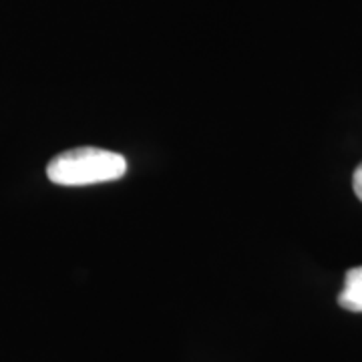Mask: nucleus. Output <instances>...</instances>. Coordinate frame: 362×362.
I'll use <instances>...</instances> for the list:
<instances>
[{
    "mask_svg": "<svg viewBox=\"0 0 362 362\" xmlns=\"http://www.w3.org/2000/svg\"><path fill=\"white\" fill-rule=\"evenodd\" d=\"M125 173V157L103 147H73L52 157L47 165V177L54 185L63 187H83L115 181Z\"/></svg>",
    "mask_w": 362,
    "mask_h": 362,
    "instance_id": "obj_1",
    "label": "nucleus"
},
{
    "mask_svg": "<svg viewBox=\"0 0 362 362\" xmlns=\"http://www.w3.org/2000/svg\"><path fill=\"white\" fill-rule=\"evenodd\" d=\"M338 304L349 312H362V266L346 272L344 288L338 294Z\"/></svg>",
    "mask_w": 362,
    "mask_h": 362,
    "instance_id": "obj_2",
    "label": "nucleus"
},
{
    "mask_svg": "<svg viewBox=\"0 0 362 362\" xmlns=\"http://www.w3.org/2000/svg\"><path fill=\"white\" fill-rule=\"evenodd\" d=\"M352 189L356 197L362 202V161L358 163V168L354 169V175H352Z\"/></svg>",
    "mask_w": 362,
    "mask_h": 362,
    "instance_id": "obj_3",
    "label": "nucleus"
}]
</instances>
